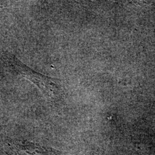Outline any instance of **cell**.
I'll return each mask as SVG.
<instances>
[{"instance_id":"cell-1","label":"cell","mask_w":155,"mask_h":155,"mask_svg":"<svg viewBox=\"0 0 155 155\" xmlns=\"http://www.w3.org/2000/svg\"><path fill=\"white\" fill-rule=\"evenodd\" d=\"M11 61L17 72L37 86L47 97L52 98L54 97L55 92L59 88L56 79L36 72L15 57L11 58Z\"/></svg>"}]
</instances>
